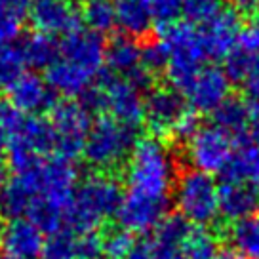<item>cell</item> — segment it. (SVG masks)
I'll list each match as a JSON object with an SVG mask.
<instances>
[{"mask_svg":"<svg viewBox=\"0 0 259 259\" xmlns=\"http://www.w3.org/2000/svg\"><path fill=\"white\" fill-rule=\"evenodd\" d=\"M82 19L88 27V31L96 34H107L116 27L114 19V8L109 0H99V2H88L82 12Z\"/></svg>","mask_w":259,"mask_h":259,"instance_id":"cell-31","label":"cell"},{"mask_svg":"<svg viewBox=\"0 0 259 259\" xmlns=\"http://www.w3.org/2000/svg\"><path fill=\"white\" fill-rule=\"evenodd\" d=\"M6 147H8V136H6V132L0 126V153H2Z\"/></svg>","mask_w":259,"mask_h":259,"instance_id":"cell-48","label":"cell"},{"mask_svg":"<svg viewBox=\"0 0 259 259\" xmlns=\"http://www.w3.org/2000/svg\"><path fill=\"white\" fill-rule=\"evenodd\" d=\"M8 147L23 149L44 158L54 151V132L50 120L42 116H25L21 124L8 136Z\"/></svg>","mask_w":259,"mask_h":259,"instance_id":"cell-19","label":"cell"},{"mask_svg":"<svg viewBox=\"0 0 259 259\" xmlns=\"http://www.w3.org/2000/svg\"><path fill=\"white\" fill-rule=\"evenodd\" d=\"M253 61V56L250 52H246L244 48H235L229 56L225 57V67H223V73L227 74L229 80L242 82L244 76L248 74Z\"/></svg>","mask_w":259,"mask_h":259,"instance_id":"cell-37","label":"cell"},{"mask_svg":"<svg viewBox=\"0 0 259 259\" xmlns=\"http://www.w3.org/2000/svg\"><path fill=\"white\" fill-rule=\"evenodd\" d=\"M153 259H185L181 248H171V246H154Z\"/></svg>","mask_w":259,"mask_h":259,"instance_id":"cell-45","label":"cell"},{"mask_svg":"<svg viewBox=\"0 0 259 259\" xmlns=\"http://www.w3.org/2000/svg\"><path fill=\"white\" fill-rule=\"evenodd\" d=\"M223 10V0H185L183 16L193 27H206Z\"/></svg>","mask_w":259,"mask_h":259,"instance_id":"cell-32","label":"cell"},{"mask_svg":"<svg viewBox=\"0 0 259 259\" xmlns=\"http://www.w3.org/2000/svg\"><path fill=\"white\" fill-rule=\"evenodd\" d=\"M227 236L244 259H259V213L231 223Z\"/></svg>","mask_w":259,"mask_h":259,"instance_id":"cell-28","label":"cell"},{"mask_svg":"<svg viewBox=\"0 0 259 259\" xmlns=\"http://www.w3.org/2000/svg\"><path fill=\"white\" fill-rule=\"evenodd\" d=\"M19 52L23 56L25 65H31L32 69H46V71L56 63L61 54L56 36L38 31L25 36L23 42L19 44Z\"/></svg>","mask_w":259,"mask_h":259,"instance_id":"cell-25","label":"cell"},{"mask_svg":"<svg viewBox=\"0 0 259 259\" xmlns=\"http://www.w3.org/2000/svg\"><path fill=\"white\" fill-rule=\"evenodd\" d=\"M235 153L233 138L218 126H200V130L187 141V162L196 171L208 176L221 174Z\"/></svg>","mask_w":259,"mask_h":259,"instance_id":"cell-8","label":"cell"},{"mask_svg":"<svg viewBox=\"0 0 259 259\" xmlns=\"http://www.w3.org/2000/svg\"><path fill=\"white\" fill-rule=\"evenodd\" d=\"M46 238L29 219L8 221L0 231L2 253L10 259H40Z\"/></svg>","mask_w":259,"mask_h":259,"instance_id":"cell-14","label":"cell"},{"mask_svg":"<svg viewBox=\"0 0 259 259\" xmlns=\"http://www.w3.org/2000/svg\"><path fill=\"white\" fill-rule=\"evenodd\" d=\"M176 185V156L160 138L139 139L128 158L126 196L168 204Z\"/></svg>","mask_w":259,"mask_h":259,"instance_id":"cell-1","label":"cell"},{"mask_svg":"<svg viewBox=\"0 0 259 259\" xmlns=\"http://www.w3.org/2000/svg\"><path fill=\"white\" fill-rule=\"evenodd\" d=\"M114 19L124 36L141 38L154 25V10L151 0H114Z\"/></svg>","mask_w":259,"mask_h":259,"instance_id":"cell-21","label":"cell"},{"mask_svg":"<svg viewBox=\"0 0 259 259\" xmlns=\"http://www.w3.org/2000/svg\"><path fill=\"white\" fill-rule=\"evenodd\" d=\"M240 48L250 52L251 56H259V16L251 17V21L242 29L240 34Z\"/></svg>","mask_w":259,"mask_h":259,"instance_id":"cell-42","label":"cell"},{"mask_svg":"<svg viewBox=\"0 0 259 259\" xmlns=\"http://www.w3.org/2000/svg\"><path fill=\"white\" fill-rule=\"evenodd\" d=\"M99 86L105 96V111H109L114 120H118L120 124L138 130V126L143 122V103H145L141 92L134 88L128 80L114 76L101 78Z\"/></svg>","mask_w":259,"mask_h":259,"instance_id":"cell-11","label":"cell"},{"mask_svg":"<svg viewBox=\"0 0 259 259\" xmlns=\"http://www.w3.org/2000/svg\"><path fill=\"white\" fill-rule=\"evenodd\" d=\"M50 126L54 132V151L57 156L73 162L84 151V143L92 128L90 113L76 101H61L52 109Z\"/></svg>","mask_w":259,"mask_h":259,"instance_id":"cell-7","label":"cell"},{"mask_svg":"<svg viewBox=\"0 0 259 259\" xmlns=\"http://www.w3.org/2000/svg\"><path fill=\"white\" fill-rule=\"evenodd\" d=\"M160 42L168 52V67H166L168 80L174 90L183 92L187 84L194 78V74L204 67V61L208 59L200 29L176 21L164 27Z\"/></svg>","mask_w":259,"mask_h":259,"instance_id":"cell-3","label":"cell"},{"mask_svg":"<svg viewBox=\"0 0 259 259\" xmlns=\"http://www.w3.org/2000/svg\"><path fill=\"white\" fill-rule=\"evenodd\" d=\"M141 67L151 74L166 71L168 67V52L160 40H151L141 46Z\"/></svg>","mask_w":259,"mask_h":259,"instance_id":"cell-36","label":"cell"},{"mask_svg":"<svg viewBox=\"0 0 259 259\" xmlns=\"http://www.w3.org/2000/svg\"><path fill=\"white\" fill-rule=\"evenodd\" d=\"M40 259H76L74 255V235L69 231H61L50 236L44 244Z\"/></svg>","mask_w":259,"mask_h":259,"instance_id":"cell-35","label":"cell"},{"mask_svg":"<svg viewBox=\"0 0 259 259\" xmlns=\"http://www.w3.org/2000/svg\"><path fill=\"white\" fill-rule=\"evenodd\" d=\"M191 223L179 213H168L158 225L154 227L153 246H171V248H181L185 242L187 235L191 231Z\"/></svg>","mask_w":259,"mask_h":259,"instance_id":"cell-30","label":"cell"},{"mask_svg":"<svg viewBox=\"0 0 259 259\" xmlns=\"http://www.w3.org/2000/svg\"><path fill=\"white\" fill-rule=\"evenodd\" d=\"M251 109L250 103L240 97H227L225 101L213 111V126L221 128L229 136H242L250 130Z\"/></svg>","mask_w":259,"mask_h":259,"instance_id":"cell-26","label":"cell"},{"mask_svg":"<svg viewBox=\"0 0 259 259\" xmlns=\"http://www.w3.org/2000/svg\"><path fill=\"white\" fill-rule=\"evenodd\" d=\"M242 90L246 97H248V103H253V105H259V56H253V61H251V67L248 74L244 76Z\"/></svg>","mask_w":259,"mask_h":259,"instance_id":"cell-41","label":"cell"},{"mask_svg":"<svg viewBox=\"0 0 259 259\" xmlns=\"http://www.w3.org/2000/svg\"><path fill=\"white\" fill-rule=\"evenodd\" d=\"M29 17L36 31L50 36L78 29V10L73 0H32Z\"/></svg>","mask_w":259,"mask_h":259,"instance_id":"cell-13","label":"cell"},{"mask_svg":"<svg viewBox=\"0 0 259 259\" xmlns=\"http://www.w3.org/2000/svg\"><path fill=\"white\" fill-rule=\"evenodd\" d=\"M231 90V80L221 67L204 65L194 78L181 92L194 113H213L227 97Z\"/></svg>","mask_w":259,"mask_h":259,"instance_id":"cell-9","label":"cell"},{"mask_svg":"<svg viewBox=\"0 0 259 259\" xmlns=\"http://www.w3.org/2000/svg\"><path fill=\"white\" fill-rule=\"evenodd\" d=\"M0 259H10L8 255H4V253H0Z\"/></svg>","mask_w":259,"mask_h":259,"instance_id":"cell-49","label":"cell"},{"mask_svg":"<svg viewBox=\"0 0 259 259\" xmlns=\"http://www.w3.org/2000/svg\"><path fill=\"white\" fill-rule=\"evenodd\" d=\"M105 48L107 44L99 34L88 29H74L73 32L65 34L63 42L59 44V57L96 78L105 65Z\"/></svg>","mask_w":259,"mask_h":259,"instance_id":"cell-10","label":"cell"},{"mask_svg":"<svg viewBox=\"0 0 259 259\" xmlns=\"http://www.w3.org/2000/svg\"><path fill=\"white\" fill-rule=\"evenodd\" d=\"M185 259H215L219 251L218 236L210 227H191L185 242L181 244Z\"/></svg>","mask_w":259,"mask_h":259,"instance_id":"cell-29","label":"cell"},{"mask_svg":"<svg viewBox=\"0 0 259 259\" xmlns=\"http://www.w3.org/2000/svg\"><path fill=\"white\" fill-rule=\"evenodd\" d=\"M46 82L54 94H61L65 97H80L92 86L94 78L59 57L46 71Z\"/></svg>","mask_w":259,"mask_h":259,"instance_id":"cell-22","label":"cell"},{"mask_svg":"<svg viewBox=\"0 0 259 259\" xmlns=\"http://www.w3.org/2000/svg\"><path fill=\"white\" fill-rule=\"evenodd\" d=\"M105 63L114 74L130 78L138 69H141V46L130 36H116L107 44Z\"/></svg>","mask_w":259,"mask_h":259,"instance_id":"cell-23","label":"cell"},{"mask_svg":"<svg viewBox=\"0 0 259 259\" xmlns=\"http://www.w3.org/2000/svg\"><path fill=\"white\" fill-rule=\"evenodd\" d=\"M101 238H103V253L107 255V259H126L136 244L132 233L124 231L122 227L109 229L105 235H101Z\"/></svg>","mask_w":259,"mask_h":259,"instance_id":"cell-34","label":"cell"},{"mask_svg":"<svg viewBox=\"0 0 259 259\" xmlns=\"http://www.w3.org/2000/svg\"><path fill=\"white\" fill-rule=\"evenodd\" d=\"M8 181V166H6V162L0 158V187L4 185Z\"/></svg>","mask_w":259,"mask_h":259,"instance_id":"cell-47","label":"cell"},{"mask_svg":"<svg viewBox=\"0 0 259 259\" xmlns=\"http://www.w3.org/2000/svg\"><path fill=\"white\" fill-rule=\"evenodd\" d=\"M259 211V189L248 183H223L219 187V215L231 223Z\"/></svg>","mask_w":259,"mask_h":259,"instance_id":"cell-20","label":"cell"},{"mask_svg":"<svg viewBox=\"0 0 259 259\" xmlns=\"http://www.w3.org/2000/svg\"><path fill=\"white\" fill-rule=\"evenodd\" d=\"M8 101L19 113L36 116L48 109H54V92L48 82L34 73H25L8 88Z\"/></svg>","mask_w":259,"mask_h":259,"instance_id":"cell-15","label":"cell"},{"mask_svg":"<svg viewBox=\"0 0 259 259\" xmlns=\"http://www.w3.org/2000/svg\"><path fill=\"white\" fill-rule=\"evenodd\" d=\"M154 10V19L164 27L176 23L179 14H183L185 0H151Z\"/></svg>","mask_w":259,"mask_h":259,"instance_id":"cell-39","label":"cell"},{"mask_svg":"<svg viewBox=\"0 0 259 259\" xmlns=\"http://www.w3.org/2000/svg\"><path fill=\"white\" fill-rule=\"evenodd\" d=\"M200 34H202L206 56L213 59L227 57L240 42V34H242L240 16L231 8H225L213 21L200 29Z\"/></svg>","mask_w":259,"mask_h":259,"instance_id":"cell-16","label":"cell"},{"mask_svg":"<svg viewBox=\"0 0 259 259\" xmlns=\"http://www.w3.org/2000/svg\"><path fill=\"white\" fill-rule=\"evenodd\" d=\"M32 189L36 198L52 206L54 210L65 211L73 202L76 181H78V170L71 160H65L61 156L44 158L42 164L27 176H16Z\"/></svg>","mask_w":259,"mask_h":259,"instance_id":"cell-6","label":"cell"},{"mask_svg":"<svg viewBox=\"0 0 259 259\" xmlns=\"http://www.w3.org/2000/svg\"><path fill=\"white\" fill-rule=\"evenodd\" d=\"M74 255L76 259H101L103 253V238L99 233H84L74 235Z\"/></svg>","mask_w":259,"mask_h":259,"instance_id":"cell-38","label":"cell"},{"mask_svg":"<svg viewBox=\"0 0 259 259\" xmlns=\"http://www.w3.org/2000/svg\"><path fill=\"white\" fill-rule=\"evenodd\" d=\"M219 176L223 183H248L259 189V145L251 141L248 132L236 136L235 153Z\"/></svg>","mask_w":259,"mask_h":259,"instance_id":"cell-17","label":"cell"},{"mask_svg":"<svg viewBox=\"0 0 259 259\" xmlns=\"http://www.w3.org/2000/svg\"><path fill=\"white\" fill-rule=\"evenodd\" d=\"M124 200L120 181L107 174L90 176L76 185L73 202L65 211V231L71 235L96 233L99 225L114 218Z\"/></svg>","mask_w":259,"mask_h":259,"instance_id":"cell-2","label":"cell"},{"mask_svg":"<svg viewBox=\"0 0 259 259\" xmlns=\"http://www.w3.org/2000/svg\"><path fill=\"white\" fill-rule=\"evenodd\" d=\"M229 2H231V10L238 16H259V0H229Z\"/></svg>","mask_w":259,"mask_h":259,"instance_id":"cell-43","label":"cell"},{"mask_svg":"<svg viewBox=\"0 0 259 259\" xmlns=\"http://www.w3.org/2000/svg\"><path fill=\"white\" fill-rule=\"evenodd\" d=\"M215 259H244V257L236 250H233V248H221L218 251Z\"/></svg>","mask_w":259,"mask_h":259,"instance_id":"cell-46","label":"cell"},{"mask_svg":"<svg viewBox=\"0 0 259 259\" xmlns=\"http://www.w3.org/2000/svg\"><path fill=\"white\" fill-rule=\"evenodd\" d=\"M166 215H168V204L147 202L124 194V200L114 218L118 225L128 233H147L154 231V227Z\"/></svg>","mask_w":259,"mask_h":259,"instance_id":"cell-18","label":"cell"},{"mask_svg":"<svg viewBox=\"0 0 259 259\" xmlns=\"http://www.w3.org/2000/svg\"><path fill=\"white\" fill-rule=\"evenodd\" d=\"M88 2H99V0H88Z\"/></svg>","mask_w":259,"mask_h":259,"instance_id":"cell-50","label":"cell"},{"mask_svg":"<svg viewBox=\"0 0 259 259\" xmlns=\"http://www.w3.org/2000/svg\"><path fill=\"white\" fill-rule=\"evenodd\" d=\"M25 74V61L19 46H0V86L8 90Z\"/></svg>","mask_w":259,"mask_h":259,"instance_id":"cell-33","label":"cell"},{"mask_svg":"<svg viewBox=\"0 0 259 259\" xmlns=\"http://www.w3.org/2000/svg\"><path fill=\"white\" fill-rule=\"evenodd\" d=\"M36 194L32 189L19 178L8 179L4 185L0 187V218L16 221V219H25L31 210Z\"/></svg>","mask_w":259,"mask_h":259,"instance_id":"cell-24","label":"cell"},{"mask_svg":"<svg viewBox=\"0 0 259 259\" xmlns=\"http://www.w3.org/2000/svg\"><path fill=\"white\" fill-rule=\"evenodd\" d=\"M32 0H0V46H12L21 34Z\"/></svg>","mask_w":259,"mask_h":259,"instance_id":"cell-27","label":"cell"},{"mask_svg":"<svg viewBox=\"0 0 259 259\" xmlns=\"http://www.w3.org/2000/svg\"><path fill=\"white\" fill-rule=\"evenodd\" d=\"M176 206L194 227L213 225L219 218V187L208 174L183 171L176 179Z\"/></svg>","mask_w":259,"mask_h":259,"instance_id":"cell-5","label":"cell"},{"mask_svg":"<svg viewBox=\"0 0 259 259\" xmlns=\"http://www.w3.org/2000/svg\"><path fill=\"white\" fill-rule=\"evenodd\" d=\"M154 246L151 240H136L134 248L130 250L126 259H153Z\"/></svg>","mask_w":259,"mask_h":259,"instance_id":"cell-44","label":"cell"},{"mask_svg":"<svg viewBox=\"0 0 259 259\" xmlns=\"http://www.w3.org/2000/svg\"><path fill=\"white\" fill-rule=\"evenodd\" d=\"M136 143L138 130L120 124L113 116H101L92 122L82 154L97 170H113L130 158Z\"/></svg>","mask_w":259,"mask_h":259,"instance_id":"cell-4","label":"cell"},{"mask_svg":"<svg viewBox=\"0 0 259 259\" xmlns=\"http://www.w3.org/2000/svg\"><path fill=\"white\" fill-rule=\"evenodd\" d=\"M200 114L191 111V109H187L185 113L179 116V120L176 122V126L171 128V134L174 139H178V141H189V139L193 138L194 134L200 130Z\"/></svg>","mask_w":259,"mask_h":259,"instance_id":"cell-40","label":"cell"},{"mask_svg":"<svg viewBox=\"0 0 259 259\" xmlns=\"http://www.w3.org/2000/svg\"><path fill=\"white\" fill-rule=\"evenodd\" d=\"M185 111L187 105L178 90L153 88L143 103V122L154 134V138H162L171 134V128Z\"/></svg>","mask_w":259,"mask_h":259,"instance_id":"cell-12","label":"cell"}]
</instances>
